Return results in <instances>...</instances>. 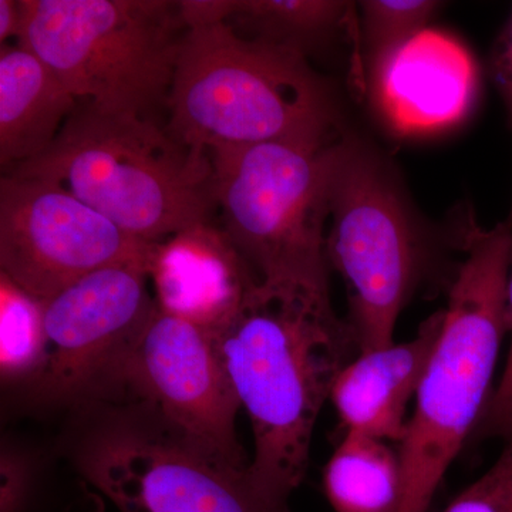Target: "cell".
<instances>
[{
    "label": "cell",
    "mask_w": 512,
    "mask_h": 512,
    "mask_svg": "<svg viewBox=\"0 0 512 512\" xmlns=\"http://www.w3.org/2000/svg\"><path fill=\"white\" fill-rule=\"evenodd\" d=\"M214 335L254 433L248 477L269 503L289 500L309 466L313 429L340 373L360 355L330 299L255 286Z\"/></svg>",
    "instance_id": "1"
},
{
    "label": "cell",
    "mask_w": 512,
    "mask_h": 512,
    "mask_svg": "<svg viewBox=\"0 0 512 512\" xmlns=\"http://www.w3.org/2000/svg\"><path fill=\"white\" fill-rule=\"evenodd\" d=\"M463 264L450 288L443 329L416 393L400 448L402 497L397 512H427L448 467L490 402L507 329L512 215L484 229L471 210L461 218Z\"/></svg>",
    "instance_id": "2"
},
{
    "label": "cell",
    "mask_w": 512,
    "mask_h": 512,
    "mask_svg": "<svg viewBox=\"0 0 512 512\" xmlns=\"http://www.w3.org/2000/svg\"><path fill=\"white\" fill-rule=\"evenodd\" d=\"M167 111L168 133L201 153L326 143L343 131L328 84L305 53L247 39L227 23L185 32Z\"/></svg>",
    "instance_id": "3"
},
{
    "label": "cell",
    "mask_w": 512,
    "mask_h": 512,
    "mask_svg": "<svg viewBox=\"0 0 512 512\" xmlns=\"http://www.w3.org/2000/svg\"><path fill=\"white\" fill-rule=\"evenodd\" d=\"M210 153L153 120L101 113L77 101L53 146L2 175L35 178L100 212L130 237L158 244L211 224Z\"/></svg>",
    "instance_id": "4"
},
{
    "label": "cell",
    "mask_w": 512,
    "mask_h": 512,
    "mask_svg": "<svg viewBox=\"0 0 512 512\" xmlns=\"http://www.w3.org/2000/svg\"><path fill=\"white\" fill-rule=\"evenodd\" d=\"M339 136L210 151L222 231L265 288L330 299L326 224Z\"/></svg>",
    "instance_id": "5"
},
{
    "label": "cell",
    "mask_w": 512,
    "mask_h": 512,
    "mask_svg": "<svg viewBox=\"0 0 512 512\" xmlns=\"http://www.w3.org/2000/svg\"><path fill=\"white\" fill-rule=\"evenodd\" d=\"M20 2L18 45L42 59L74 99L101 113L153 121L167 110L187 32L177 2Z\"/></svg>",
    "instance_id": "6"
},
{
    "label": "cell",
    "mask_w": 512,
    "mask_h": 512,
    "mask_svg": "<svg viewBox=\"0 0 512 512\" xmlns=\"http://www.w3.org/2000/svg\"><path fill=\"white\" fill-rule=\"evenodd\" d=\"M424 245L392 170L343 131L333 147L326 254L348 288L360 353L393 345L397 319L423 274Z\"/></svg>",
    "instance_id": "7"
},
{
    "label": "cell",
    "mask_w": 512,
    "mask_h": 512,
    "mask_svg": "<svg viewBox=\"0 0 512 512\" xmlns=\"http://www.w3.org/2000/svg\"><path fill=\"white\" fill-rule=\"evenodd\" d=\"M89 412L74 463L120 512H292L275 507L244 471L215 463L140 404Z\"/></svg>",
    "instance_id": "8"
},
{
    "label": "cell",
    "mask_w": 512,
    "mask_h": 512,
    "mask_svg": "<svg viewBox=\"0 0 512 512\" xmlns=\"http://www.w3.org/2000/svg\"><path fill=\"white\" fill-rule=\"evenodd\" d=\"M148 258L104 266L45 301V352L22 387L30 406L87 410L126 397L128 359L156 309Z\"/></svg>",
    "instance_id": "9"
},
{
    "label": "cell",
    "mask_w": 512,
    "mask_h": 512,
    "mask_svg": "<svg viewBox=\"0 0 512 512\" xmlns=\"http://www.w3.org/2000/svg\"><path fill=\"white\" fill-rule=\"evenodd\" d=\"M124 380L134 404L177 439L221 466L247 470L235 426L241 403L210 330L156 303Z\"/></svg>",
    "instance_id": "10"
},
{
    "label": "cell",
    "mask_w": 512,
    "mask_h": 512,
    "mask_svg": "<svg viewBox=\"0 0 512 512\" xmlns=\"http://www.w3.org/2000/svg\"><path fill=\"white\" fill-rule=\"evenodd\" d=\"M100 212L35 178H0V272L36 298H53L104 266L147 258Z\"/></svg>",
    "instance_id": "11"
},
{
    "label": "cell",
    "mask_w": 512,
    "mask_h": 512,
    "mask_svg": "<svg viewBox=\"0 0 512 512\" xmlns=\"http://www.w3.org/2000/svg\"><path fill=\"white\" fill-rule=\"evenodd\" d=\"M148 274L158 308L217 332L259 284L222 229L197 225L154 244Z\"/></svg>",
    "instance_id": "12"
},
{
    "label": "cell",
    "mask_w": 512,
    "mask_h": 512,
    "mask_svg": "<svg viewBox=\"0 0 512 512\" xmlns=\"http://www.w3.org/2000/svg\"><path fill=\"white\" fill-rule=\"evenodd\" d=\"M383 119L402 134L430 133L463 119L476 94V69L457 42L424 30L370 79Z\"/></svg>",
    "instance_id": "13"
},
{
    "label": "cell",
    "mask_w": 512,
    "mask_h": 512,
    "mask_svg": "<svg viewBox=\"0 0 512 512\" xmlns=\"http://www.w3.org/2000/svg\"><path fill=\"white\" fill-rule=\"evenodd\" d=\"M444 309L421 323L412 339L369 350L343 369L333 386V406L346 433L402 443L407 406L429 366L443 329Z\"/></svg>",
    "instance_id": "14"
},
{
    "label": "cell",
    "mask_w": 512,
    "mask_h": 512,
    "mask_svg": "<svg viewBox=\"0 0 512 512\" xmlns=\"http://www.w3.org/2000/svg\"><path fill=\"white\" fill-rule=\"evenodd\" d=\"M77 100L56 73L26 47L0 52L2 170L42 156L55 143Z\"/></svg>",
    "instance_id": "15"
},
{
    "label": "cell",
    "mask_w": 512,
    "mask_h": 512,
    "mask_svg": "<svg viewBox=\"0 0 512 512\" xmlns=\"http://www.w3.org/2000/svg\"><path fill=\"white\" fill-rule=\"evenodd\" d=\"M335 512H397L402 497L399 454L386 441L346 433L323 474Z\"/></svg>",
    "instance_id": "16"
},
{
    "label": "cell",
    "mask_w": 512,
    "mask_h": 512,
    "mask_svg": "<svg viewBox=\"0 0 512 512\" xmlns=\"http://www.w3.org/2000/svg\"><path fill=\"white\" fill-rule=\"evenodd\" d=\"M349 5L336 0H235L227 25L305 53L338 28Z\"/></svg>",
    "instance_id": "17"
},
{
    "label": "cell",
    "mask_w": 512,
    "mask_h": 512,
    "mask_svg": "<svg viewBox=\"0 0 512 512\" xmlns=\"http://www.w3.org/2000/svg\"><path fill=\"white\" fill-rule=\"evenodd\" d=\"M45 346V301L0 272L2 382L22 389L39 369Z\"/></svg>",
    "instance_id": "18"
},
{
    "label": "cell",
    "mask_w": 512,
    "mask_h": 512,
    "mask_svg": "<svg viewBox=\"0 0 512 512\" xmlns=\"http://www.w3.org/2000/svg\"><path fill=\"white\" fill-rule=\"evenodd\" d=\"M359 6L367 77L372 79L402 47L427 30L441 5L430 0H365Z\"/></svg>",
    "instance_id": "19"
},
{
    "label": "cell",
    "mask_w": 512,
    "mask_h": 512,
    "mask_svg": "<svg viewBox=\"0 0 512 512\" xmlns=\"http://www.w3.org/2000/svg\"><path fill=\"white\" fill-rule=\"evenodd\" d=\"M494 466L443 512H512V437Z\"/></svg>",
    "instance_id": "20"
},
{
    "label": "cell",
    "mask_w": 512,
    "mask_h": 512,
    "mask_svg": "<svg viewBox=\"0 0 512 512\" xmlns=\"http://www.w3.org/2000/svg\"><path fill=\"white\" fill-rule=\"evenodd\" d=\"M36 471L22 451L3 448L0 512H35Z\"/></svg>",
    "instance_id": "21"
},
{
    "label": "cell",
    "mask_w": 512,
    "mask_h": 512,
    "mask_svg": "<svg viewBox=\"0 0 512 512\" xmlns=\"http://www.w3.org/2000/svg\"><path fill=\"white\" fill-rule=\"evenodd\" d=\"M507 329L511 342L504 373L477 427L478 436L483 439L512 437V266L507 284Z\"/></svg>",
    "instance_id": "22"
},
{
    "label": "cell",
    "mask_w": 512,
    "mask_h": 512,
    "mask_svg": "<svg viewBox=\"0 0 512 512\" xmlns=\"http://www.w3.org/2000/svg\"><path fill=\"white\" fill-rule=\"evenodd\" d=\"M491 77L507 107L512 126V12L495 40L490 59Z\"/></svg>",
    "instance_id": "23"
},
{
    "label": "cell",
    "mask_w": 512,
    "mask_h": 512,
    "mask_svg": "<svg viewBox=\"0 0 512 512\" xmlns=\"http://www.w3.org/2000/svg\"><path fill=\"white\" fill-rule=\"evenodd\" d=\"M235 0H181L178 13L185 30L210 28L227 23Z\"/></svg>",
    "instance_id": "24"
},
{
    "label": "cell",
    "mask_w": 512,
    "mask_h": 512,
    "mask_svg": "<svg viewBox=\"0 0 512 512\" xmlns=\"http://www.w3.org/2000/svg\"><path fill=\"white\" fill-rule=\"evenodd\" d=\"M23 25V9L20 0H0V42L5 46L10 37L19 39Z\"/></svg>",
    "instance_id": "25"
}]
</instances>
